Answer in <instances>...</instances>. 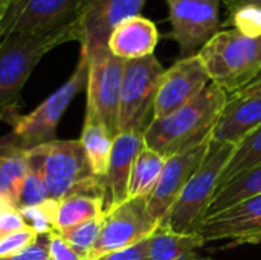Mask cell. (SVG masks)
Masks as SVG:
<instances>
[{"label":"cell","instance_id":"obj_1","mask_svg":"<svg viewBox=\"0 0 261 260\" xmlns=\"http://www.w3.org/2000/svg\"><path fill=\"white\" fill-rule=\"evenodd\" d=\"M228 101V93L210 83L193 101L165 118L153 120L144 132L145 147L168 158L197 146L213 135V129Z\"/></svg>","mask_w":261,"mask_h":260},{"label":"cell","instance_id":"obj_2","mask_svg":"<svg viewBox=\"0 0 261 260\" xmlns=\"http://www.w3.org/2000/svg\"><path fill=\"white\" fill-rule=\"evenodd\" d=\"M28 156L29 169L43 176L50 201L60 202L75 195L104 199L102 182L93 175L80 139H54L28 150Z\"/></svg>","mask_w":261,"mask_h":260},{"label":"cell","instance_id":"obj_3","mask_svg":"<svg viewBox=\"0 0 261 260\" xmlns=\"http://www.w3.org/2000/svg\"><path fill=\"white\" fill-rule=\"evenodd\" d=\"M70 41L64 35L11 32L0 38V121L11 126L21 116V90L40 60L54 48Z\"/></svg>","mask_w":261,"mask_h":260},{"label":"cell","instance_id":"obj_4","mask_svg":"<svg viewBox=\"0 0 261 260\" xmlns=\"http://www.w3.org/2000/svg\"><path fill=\"white\" fill-rule=\"evenodd\" d=\"M199 57L211 83L228 95L237 93L261 72V34L222 29L199 51Z\"/></svg>","mask_w":261,"mask_h":260},{"label":"cell","instance_id":"obj_5","mask_svg":"<svg viewBox=\"0 0 261 260\" xmlns=\"http://www.w3.org/2000/svg\"><path fill=\"white\" fill-rule=\"evenodd\" d=\"M236 146L211 141V146L164 221V227L180 234H199L219 190L220 178Z\"/></svg>","mask_w":261,"mask_h":260},{"label":"cell","instance_id":"obj_6","mask_svg":"<svg viewBox=\"0 0 261 260\" xmlns=\"http://www.w3.org/2000/svg\"><path fill=\"white\" fill-rule=\"evenodd\" d=\"M89 61L81 51L78 63L69 80L50 93L37 109L28 115H21L12 126V130L5 138L24 150H32L38 146L47 144L55 138L57 127L64 112L73 98L87 86Z\"/></svg>","mask_w":261,"mask_h":260},{"label":"cell","instance_id":"obj_7","mask_svg":"<svg viewBox=\"0 0 261 260\" xmlns=\"http://www.w3.org/2000/svg\"><path fill=\"white\" fill-rule=\"evenodd\" d=\"M164 72L165 69L154 54L125 61L119 93L118 133L135 132L144 135L153 121L154 100Z\"/></svg>","mask_w":261,"mask_h":260},{"label":"cell","instance_id":"obj_8","mask_svg":"<svg viewBox=\"0 0 261 260\" xmlns=\"http://www.w3.org/2000/svg\"><path fill=\"white\" fill-rule=\"evenodd\" d=\"M86 0H21L5 11L0 21V38L11 34L64 35L78 40L76 23Z\"/></svg>","mask_w":261,"mask_h":260},{"label":"cell","instance_id":"obj_9","mask_svg":"<svg viewBox=\"0 0 261 260\" xmlns=\"http://www.w3.org/2000/svg\"><path fill=\"white\" fill-rule=\"evenodd\" d=\"M83 52L87 55L89 61L86 113L98 116L107 126L109 132L116 136L119 93L125 61L115 57L107 46Z\"/></svg>","mask_w":261,"mask_h":260},{"label":"cell","instance_id":"obj_10","mask_svg":"<svg viewBox=\"0 0 261 260\" xmlns=\"http://www.w3.org/2000/svg\"><path fill=\"white\" fill-rule=\"evenodd\" d=\"M223 0H167L168 37L179 46V58L191 57L222 31L220 5Z\"/></svg>","mask_w":261,"mask_h":260},{"label":"cell","instance_id":"obj_11","mask_svg":"<svg viewBox=\"0 0 261 260\" xmlns=\"http://www.w3.org/2000/svg\"><path fill=\"white\" fill-rule=\"evenodd\" d=\"M158 225L147 211V199H127L104 213L99 238L87 260L125 250L148 239Z\"/></svg>","mask_w":261,"mask_h":260},{"label":"cell","instance_id":"obj_12","mask_svg":"<svg viewBox=\"0 0 261 260\" xmlns=\"http://www.w3.org/2000/svg\"><path fill=\"white\" fill-rule=\"evenodd\" d=\"M208 72L199 54L179 58L161 77L153 120H161L199 97L210 84Z\"/></svg>","mask_w":261,"mask_h":260},{"label":"cell","instance_id":"obj_13","mask_svg":"<svg viewBox=\"0 0 261 260\" xmlns=\"http://www.w3.org/2000/svg\"><path fill=\"white\" fill-rule=\"evenodd\" d=\"M211 141L213 135L206 141L167 158L159 182L147 198V211L158 227L164 224L180 192L203 161Z\"/></svg>","mask_w":261,"mask_h":260},{"label":"cell","instance_id":"obj_14","mask_svg":"<svg viewBox=\"0 0 261 260\" xmlns=\"http://www.w3.org/2000/svg\"><path fill=\"white\" fill-rule=\"evenodd\" d=\"M199 234L205 242L226 241L228 247L261 244V193L206 218Z\"/></svg>","mask_w":261,"mask_h":260},{"label":"cell","instance_id":"obj_15","mask_svg":"<svg viewBox=\"0 0 261 260\" xmlns=\"http://www.w3.org/2000/svg\"><path fill=\"white\" fill-rule=\"evenodd\" d=\"M147 0H86L76 23L83 51L107 46L112 29L125 18L141 15Z\"/></svg>","mask_w":261,"mask_h":260},{"label":"cell","instance_id":"obj_16","mask_svg":"<svg viewBox=\"0 0 261 260\" xmlns=\"http://www.w3.org/2000/svg\"><path fill=\"white\" fill-rule=\"evenodd\" d=\"M145 147L144 135L121 132L113 138L109 169L102 178L104 213L128 199V179L138 153Z\"/></svg>","mask_w":261,"mask_h":260},{"label":"cell","instance_id":"obj_17","mask_svg":"<svg viewBox=\"0 0 261 260\" xmlns=\"http://www.w3.org/2000/svg\"><path fill=\"white\" fill-rule=\"evenodd\" d=\"M261 126V97L228 95V101L213 129V139L239 146Z\"/></svg>","mask_w":261,"mask_h":260},{"label":"cell","instance_id":"obj_18","mask_svg":"<svg viewBox=\"0 0 261 260\" xmlns=\"http://www.w3.org/2000/svg\"><path fill=\"white\" fill-rule=\"evenodd\" d=\"M159 41V31L154 21L144 15H135L118 23L107 40L109 51L124 60H138L153 55Z\"/></svg>","mask_w":261,"mask_h":260},{"label":"cell","instance_id":"obj_19","mask_svg":"<svg viewBox=\"0 0 261 260\" xmlns=\"http://www.w3.org/2000/svg\"><path fill=\"white\" fill-rule=\"evenodd\" d=\"M28 173V150L3 138L0 141V210L5 207L17 208Z\"/></svg>","mask_w":261,"mask_h":260},{"label":"cell","instance_id":"obj_20","mask_svg":"<svg viewBox=\"0 0 261 260\" xmlns=\"http://www.w3.org/2000/svg\"><path fill=\"white\" fill-rule=\"evenodd\" d=\"M205 244L200 234H180L159 225L148 238V260H197Z\"/></svg>","mask_w":261,"mask_h":260},{"label":"cell","instance_id":"obj_21","mask_svg":"<svg viewBox=\"0 0 261 260\" xmlns=\"http://www.w3.org/2000/svg\"><path fill=\"white\" fill-rule=\"evenodd\" d=\"M113 138L115 136L109 132L107 126L98 116L86 113L80 143L86 152L93 175L99 181H102L109 169Z\"/></svg>","mask_w":261,"mask_h":260},{"label":"cell","instance_id":"obj_22","mask_svg":"<svg viewBox=\"0 0 261 260\" xmlns=\"http://www.w3.org/2000/svg\"><path fill=\"white\" fill-rule=\"evenodd\" d=\"M167 158L144 147L132 167L128 179V199H147L156 188Z\"/></svg>","mask_w":261,"mask_h":260},{"label":"cell","instance_id":"obj_23","mask_svg":"<svg viewBox=\"0 0 261 260\" xmlns=\"http://www.w3.org/2000/svg\"><path fill=\"white\" fill-rule=\"evenodd\" d=\"M104 215V199L87 195L69 196L55 207L54 216V230L61 234L86 221Z\"/></svg>","mask_w":261,"mask_h":260},{"label":"cell","instance_id":"obj_24","mask_svg":"<svg viewBox=\"0 0 261 260\" xmlns=\"http://www.w3.org/2000/svg\"><path fill=\"white\" fill-rule=\"evenodd\" d=\"M258 164H261V126L257 130H254L245 141L236 146L234 153L220 178L219 190H222L237 176L257 167Z\"/></svg>","mask_w":261,"mask_h":260},{"label":"cell","instance_id":"obj_25","mask_svg":"<svg viewBox=\"0 0 261 260\" xmlns=\"http://www.w3.org/2000/svg\"><path fill=\"white\" fill-rule=\"evenodd\" d=\"M102 216L93 218L90 221H86L64 233H61L60 236L64 238V241L76 251L80 253L83 257H86V260L89 259L98 238L101 233V227H102Z\"/></svg>","mask_w":261,"mask_h":260},{"label":"cell","instance_id":"obj_26","mask_svg":"<svg viewBox=\"0 0 261 260\" xmlns=\"http://www.w3.org/2000/svg\"><path fill=\"white\" fill-rule=\"evenodd\" d=\"M55 207L57 202L47 201L44 204L35 205V207H28L18 210L26 221V224L38 234V236H46L54 233V216H55Z\"/></svg>","mask_w":261,"mask_h":260},{"label":"cell","instance_id":"obj_27","mask_svg":"<svg viewBox=\"0 0 261 260\" xmlns=\"http://www.w3.org/2000/svg\"><path fill=\"white\" fill-rule=\"evenodd\" d=\"M47 201H50V198H49L47 187L43 181V176L37 170L29 169V173L26 176V181L23 184V188H21V193L18 198L17 210L35 207V205L44 204Z\"/></svg>","mask_w":261,"mask_h":260},{"label":"cell","instance_id":"obj_28","mask_svg":"<svg viewBox=\"0 0 261 260\" xmlns=\"http://www.w3.org/2000/svg\"><path fill=\"white\" fill-rule=\"evenodd\" d=\"M37 239H38V234L31 227L2 238L0 239V259L20 253L26 247L32 245Z\"/></svg>","mask_w":261,"mask_h":260},{"label":"cell","instance_id":"obj_29","mask_svg":"<svg viewBox=\"0 0 261 260\" xmlns=\"http://www.w3.org/2000/svg\"><path fill=\"white\" fill-rule=\"evenodd\" d=\"M47 248L50 260H86L55 231L47 234Z\"/></svg>","mask_w":261,"mask_h":260},{"label":"cell","instance_id":"obj_30","mask_svg":"<svg viewBox=\"0 0 261 260\" xmlns=\"http://www.w3.org/2000/svg\"><path fill=\"white\" fill-rule=\"evenodd\" d=\"M28 227L29 225L26 224V221L23 219L21 213L17 208L5 207L0 210V239L8 234L24 230Z\"/></svg>","mask_w":261,"mask_h":260},{"label":"cell","instance_id":"obj_31","mask_svg":"<svg viewBox=\"0 0 261 260\" xmlns=\"http://www.w3.org/2000/svg\"><path fill=\"white\" fill-rule=\"evenodd\" d=\"M49 257V248H47V234L46 236H38V239L21 250L17 254L2 257L0 260H44Z\"/></svg>","mask_w":261,"mask_h":260},{"label":"cell","instance_id":"obj_32","mask_svg":"<svg viewBox=\"0 0 261 260\" xmlns=\"http://www.w3.org/2000/svg\"><path fill=\"white\" fill-rule=\"evenodd\" d=\"M96 260H148V239H144L125 250L106 254Z\"/></svg>","mask_w":261,"mask_h":260},{"label":"cell","instance_id":"obj_33","mask_svg":"<svg viewBox=\"0 0 261 260\" xmlns=\"http://www.w3.org/2000/svg\"><path fill=\"white\" fill-rule=\"evenodd\" d=\"M223 5L228 8L231 15L246 8H261V0H223Z\"/></svg>","mask_w":261,"mask_h":260},{"label":"cell","instance_id":"obj_34","mask_svg":"<svg viewBox=\"0 0 261 260\" xmlns=\"http://www.w3.org/2000/svg\"><path fill=\"white\" fill-rule=\"evenodd\" d=\"M237 93H240L243 97H261V72L252 83H249L245 89H242Z\"/></svg>","mask_w":261,"mask_h":260},{"label":"cell","instance_id":"obj_35","mask_svg":"<svg viewBox=\"0 0 261 260\" xmlns=\"http://www.w3.org/2000/svg\"><path fill=\"white\" fill-rule=\"evenodd\" d=\"M3 14H5V6H3V2L0 0V21L3 18Z\"/></svg>","mask_w":261,"mask_h":260},{"label":"cell","instance_id":"obj_36","mask_svg":"<svg viewBox=\"0 0 261 260\" xmlns=\"http://www.w3.org/2000/svg\"><path fill=\"white\" fill-rule=\"evenodd\" d=\"M197 260H213V259H208V257H199Z\"/></svg>","mask_w":261,"mask_h":260},{"label":"cell","instance_id":"obj_37","mask_svg":"<svg viewBox=\"0 0 261 260\" xmlns=\"http://www.w3.org/2000/svg\"><path fill=\"white\" fill-rule=\"evenodd\" d=\"M44 260H50V259H49V257H47V259H44Z\"/></svg>","mask_w":261,"mask_h":260}]
</instances>
